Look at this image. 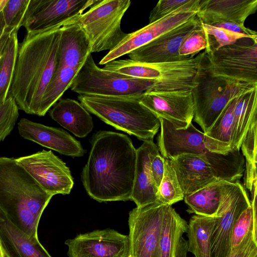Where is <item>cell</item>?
<instances>
[{"instance_id":"1","label":"cell","mask_w":257,"mask_h":257,"mask_svg":"<svg viewBox=\"0 0 257 257\" xmlns=\"http://www.w3.org/2000/svg\"><path fill=\"white\" fill-rule=\"evenodd\" d=\"M81 181L89 196L99 202L130 200L136 149L126 135L100 131L91 140Z\"/></svg>"},{"instance_id":"2","label":"cell","mask_w":257,"mask_h":257,"mask_svg":"<svg viewBox=\"0 0 257 257\" xmlns=\"http://www.w3.org/2000/svg\"><path fill=\"white\" fill-rule=\"evenodd\" d=\"M71 19L41 31L27 32L19 45L15 72L9 96L19 109L38 115L44 93L59 64L63 26Z\"/></svg>"},{"instance_id":"3","label":"cell","mask_w":257,"mask_h":257,"mask_svg":"<svg viewBox=\"0 0 257 257\" xmlns=\"http://www.w3.org/2000/svg\"><path fill=\"white\" fill-rule=\"evenodd\" d=\"M52 196L15 158L0 157V209L30 238L38 239L39 222Z\"/></svg>"},{"instance_id":"4","label":"cell","mask_w":257,"mask_h":257,"mask_svg":"<svg viewBox=\"0 0 257 257\" xmlns=\"http://www.w3.org/2000/svg\"><path fill=\"white\" fill-rule=\"evenodd\" d=\"M159 119L161 131L158 148L164 158L171 160L183 154L199 156L212 167L219 179L239 182L245 170V159L240 150L233 149L227 155L216 153L205 134L192 123L177 128L169 121Z\"/></svg>"},{"instance_id":"5","label":"cell","mask_w":257,"mask_h":257,"mask_svg":"<svg viewBox=\"0 0 257 257\" xmlns=\"http://www.w3.org/2000/svg\"><path fill=\"white\" fill-rule=\"evenodd\" d=\"M141 97L79 95L78 99L87 110L106 123L141 141L153 140L160 120L140 102Z\"/></svg>"},{"instance_id":"6","label":"cell","mask_w":257,"mask_h":257,"mask_svg":"<svg viewBox=\"0 0 257 257\" xmlns=\"http://www.w3.org/2000/svg\"><path fill=\"white\" fill-rule=\"evenodd\" d=\"M131 4L130 0H98L87 11L73 18L72 24L78 25L87 37L91 53L111 51L127 36L120 24Z\"/></svg>"},{"instance_id":"7","label":"cell","mask_w":257,"mask_h":257,"mask_svg":"<svg viewBox=\"0 0 257 257\" xmlns=\"http://www.w3.org/2000/svg\"><path fill=\"white\" fill-rule=\"evenodd\" d=\"M256 87L257 85L214 76L207 66L191 90L194 121L206 134L232 100Z\"/></svg>"},{"instance_id":"8","label":"cell","mask_w":257,"mask_h":257,"mask_svg":"<svg viewBox=\"0 0 257 257\" xmlns=\"http://www.w3.org/2000/svg\"><path fill=\"white\" fill-rule=\"evenodd\" d=\"M139 79L99 68L89 54L70 88L79 95L139 97L154 84Z\"/></svg>"},{"instance_id":"9","label":"cell","mask_w":257,"mask_h":257,"mask_svg":"<svg viewBox=\"0 0 257 257\" xmlns=\"http://www.w3.org/2000/svg\"><path fill=\"white\" fill-rule=\"evenodd\" d=\"M204 51L212 75L257 85V39L244 38L217 49Z\"/></svg>"},{"instance_id":"10","label":"cell","mask_w":257,"mask_h":257,"mask_svg":"<svg viewBox=\"0 0 257 257\" xmlns=\"http://www.w3.org/2000/svg\"><path fill=\"white\" fill-rule=\"evenodd\" d=\"M167 205L155 202L130 211L131 257H158L161 227Z\"/></svg>"},{"instance_id":"11","label":"cell","mask_w":257,"mask_h":257,"mask_svg":"<svg viewBox=\"0 0 257 257\" xmlns=\"http://www.w3.org/2000/svg\"><path fill=\"white\" fill-rule=\"evenodd\" d=\"M250 205V200L239 182L227 185L214 216L211 236V257L227 256L233 225L240 214Z\"/></svg>"},{"instance_id":"12","label":"cell","mask_w":257,"mask_h":257,"mask_svg":"<svg viewBox=\"0 0 257 257\" xmlns=\"http://www.w3.org/2000/svg\"><path fill=\"white\" fill-rule=\"evenodd\" d=\"M15 160L47 193L52 196L70 193L74 185L70 170L51 151L43 150Z\"/></svg>"},{"instance_id":"13","label":"cell","mask_w":257,"mask_h":257,"mask_svg":"<svg viewBox=\"0 0 257 257\" xmlns=\"http://www.w3.org/2000/svg\"><path fill=\"white\" fill-rule=\"evenodd\" d=\"M200 0H190L174 12L144 27L127 34L113 49L100 61V65L116 60L149 43L163 34L178 27L196 15Z\"/></svg>"},{"instance_id":"14","label":"cell","mask_w":257,"mask_h":257,"mask_svg":"<svg viewBox=\"0 0 257 257\" xmlns=\"http://www.w3.org/2000/svg\"><path fill=\"white\" fill-rule=\"evenodd\" d=\"M98 0H30L22 24L27 32L41 31L82 14Z\"/></svg>"},{"instance_id":"15","label":"cell","mask_w":257,"mask_h":257,"mask_svg":"<svg viewBox=\"0 0 257 257\" xmlns=\"http://www.w3.org/2000/svg\"><path fill=\"white\" fill-rule=\"evenodd\" d=\"M68 257H130L128 235L110 228L79 234L65 241Z\"/></svg>"},{"instance_id":"16","label":"cell","mask_w":257,"mask_h":257,"mask_svg":"<svg viewBox=\"0 0 257 257\" xmlns=\"http://www.w3.org/2000/svg\"><path fill=\"white\" fill-rule=\"evenodd\" d=\"M140 102L158 118L169 121L177 128L187 127L194 118L191 90L148 91L141 96Z\"/></svg>"},{"instance_id":"17","label":"cell","mask_w":257,"mask_h":257,"mask_svg":"<svg viewBox=\"0 0 257 257\" xmlns=\"http://www.w3.org/2000/svg\"><path fill=\"white\" fill-rule=\"evenodd\" d=\"M201 24L196 15L178 27L130 52L127 54L129 59L149 63L182 60L185 58L179 56V50L183 40Z\"/></svg>"},{"instance_id":"18","label":"cell","mask_w":257,"mask_h":257,"mask_svg":"<svg viewBox=\"0 0 257 257\" xmlns=\"http://www.w3.org/2000/svg\"><path fill=\"white\" fill-rule=\"evenodd\" d=\"M20 135L61 154L72 157L83 156L86 150L67 132L22 118L18 123Z\"/></svg>"},{"instance_id":"19","label":"cell","mask_w":257,"mask_h":257,"mask_svg":"<svg viewBox=\"0 0 257 257\" xmlns=\"http://www.w3.org/2000/svg\"><path fill=\"white\" fill-rule=\"evenodd\" d=\"M169 161L184 196L220 180L212 167L199 156L183 154Z\"/></svg>"},{"instance_id":"20","label":"cell","mask_w":257,"mask_h":257,"mask_svg":"<svg viewBox=\"0 0 257 257\" xmlns=\"http://www.w3.org/2000/svg\"><path fill=\"white\" fill-rule=\"evenodd\" d=\"M160 153L153 140L144 141L136 149V164L132 193L130 200L137 207H141L155 202L158 188L151 172L153 158Z\"/></svg>"},{"instance_id":"21","label":"cell","mask_w":257,"mask_h":257,"mask_svg":"<svg viewBox=\"0 0 257 257\" xmlns=\"http://www.w3.org/2000/svg\"><path fill=\"white\" fill-rule=\"evenodd\" d=\"M257 0H200L197 16L207 25L222 22L244 24L255 13Z\"/></svg>"},{"instance_id":"22","label":"cell","mask_w":257,"mask_h":257,"mask_svg":"<svg viewBox=\"0 0 257 257\" xmlns=\"http://www.w3.org/2000/svg\"><path fill=\"white\" fill-rule=\"evenodd\" d=\"M0 243L6 257H52L38 239L18 229L1 209Z\"/></svg>"},{"instance_id":"23","label":"cell","mask_w":257,"mask_h":257,"mask_svg":"<svg viewBox=\"0 0 257 257\" xmlns=\"http://www.w3.org/2000/svg\"><path fill=\"white\" fill-rule=\"evenodd\" d=\"M49 113L53 120L79 138L86 137L93 128L89 112L72 99H60L49 109Z\"/></svg>"},{"instance_id":"24","label":"cell","mask_w":257,"mask_h":257,"mask_svg":"<svg viewBox=\"0 0 257 257\" xmlns=\"http://www.w3.org/2000/svg\"><path fill=\"white\" fill-rule=\"evenodd\" d=\"M90 54L89 41L78 25L72 24L62 27L58 65L81 68Z\"/></svg>"},{"instance_id":"25","label":"cell","mask_w":257,"mask_h":257,"mask_svg":"<svg viewBox=\"0 0 257 257\" xmlns=\"http://www.w3.org/2000/svg\"><path fill=\"white\" fill-rule=\"evenodd\" d=\"M188 224L171 205L165 210L160 233L158 257H176Z\"/></svg>"},{"instance_id":"26","label":"cell","mask_w":257,"mask_h":257,"mask_svg":"<svg viewBox=\"0 0 257 257\" xmlns=\"http://www.w3.org/2000/svg\"><path fill=\"white\" fill-rule=\"evenodd\" d=\"M257 87L238 96L233 109L231 149L240 150L252 121L256 118Z\"/></svg>"},{"instance_id":"27","label":"cell","mask_w":257,"mask_h":257,"mask_svg":"<svg viewBox=\"0 0 257 257\" xmlns=\"http://www.w3.org/2000/svg\"><path fill=\"white\" fill-rule=\"evenodd\" d=\"M230 182L218 180L186 195L184 199L189 209L187 212L196 215L214 217L220 205L224 190Z\"/></svg>"},{"instance_id":"28","label":"cell","mask_w":257,"mask_h":257,"mask_svg":"<svg viewBox=\"0 0 257 257\" xmlns=\"http://www.w3.org/2000/svg\"><path fill=\"white\" fill-rule=\"evenodd\" d=\"M214 217L193 215L188 224V251L195 257H211V236Z\"/></svg>"},{"instance_id":"29","label":"cell","mask_w":257,"mask_h":257,"mask_svg":"<svg viewBox=\"0 0 257 257\" xmlns=\"http://www.w3.org/2000/svg\"><path fill=\"white\" fill-rule=\"evenodd\" d=\"M81 68L58 66L43 96L39 116L45 115L60 99L65 91L70 88L74 78Z\"/></svg>"},{"instance_id":"30","label":"cell","mask_w":257,"mask_h":257,"mask_svg":"<svg viewBox=\"0 0 257 257\" xmlns=\"http://www.w3.org/2000/svg\"><path fill=\"white\" fill-rule=\"evenodd\" d=\"M256 118L251 122L240 149L245 159L244 185L251 196L256 195Z\"/></svg>"},{"instance_id":"31","label":"cell","mask_w":257,"mask_h":257,"mask_svg":"<svg viewBox=\"0 0 257 257\" xmlns=\"http://www.w3.org/2000/svg\"><path fill=\"white\" fill-rule=\"evenodd\" d=\"M18 31L11 35L0 60V104L8 97L19 49Z\"/></svg>"},{"instance_id":"32","label":"cell","mask_w":257,"mask_h":257,"mask_svg":"<svg viewBox=\"0 0 257 257\" xmlns=\"http://www.w3.org/2000/svg\"><path fill=\"white\" fill-rule=\"evenodd\" d=\"M164 173L158 188L156 202L171 205L184 199L176 172L169 160L164 158Z\"/></svg>"},{"instance_id":"33","label":"cell","mask_w":257,"mask_h":257,"mask_svg":"<svg viewBox=\"0 0 257 257\" xmlns=\"http://www.w3.org/2000/svg\"><path fill=\"white\" fill-rule=\"evenodd\" d=\"M250 202L251 205L240 214L233 225L230 250L236 247L252 229H256V198Z\"/></svg>"},{"instance_id":"34","label":"cell","mask_w":257,"mask_h":257,"mask_svg":"<svg viewBox=\"0 0 257 257\" xmlns=\"http://www.w3.org/2000/svg\"><path fill=\"white\" fill-rule=\"evenodd\" d=\"M210 45L209 36L201 26L192 30L183 40L179 50L183 58L196 55Z\"/></svg>"},{"instance_id":"35","label":"cell","mask_w":257,"mask_h":257,"mask_svg":"<svg viewBox=\"0 0 257 257\" xmlns=\"http://www.w3.org/2000/svg\"><path fill=\"white\" fill-rule=\"evenodd\" d=\"M19 116V108L15 99L9 96L0 104V143L13 131Z\"/></svg>"},{"instance_id":"36","label":"cell","mask_w":257,"mask_h":257,"mask_svg":"<svg viewBox=\"0 0 257 257\" xmlns=\"http://www.w3.org/2000/svg\"><path fill=\"white\" fill-rule=\"evenodd\" d=\"M30 0L8 1L2 13L6 27L18 31L26 12Z\"/></svg>"},{"instance_id":"37","label":"cell","mask_w":257,"mask_h":257,"mask_svg":"<svg viewBox=\"0 0 257 257\" xmlns=\"http://www.w3.org/2000/svg\"><path fill=\"white\" fill-rule=\"evenodd\" d=\"M201 26L210 38V45L208 48L217 49L223 46L234 44L239 39L250 38L225 29L201 23Z\"/></svg>"},{"instance_id":"38","label":"cell","mask_w":257,"mask_h":257,"mask_svg":"<svg viewBox=\"0 0 257 257\" xmlns=\"http://www.w3.org/2000/svg\"><path fill=\"white\" fill-rule=\"evenodd\" d=\"M190 0H160L151 11L149 23L155 22L174 12Z\"/></svg>"},{"instance_id":"39","label":"cell","mask_w":257,"mask_h":257,"mask_svg":"<svg viewBox=\"0 0 257 257\" xmlns=\"http://www.w3.org/2000/svg\"><path fill=\"white\" fill-rule=\"evenodd\" d=\"M226 257H257L256 229H252Z\"/></svg>"},{"instance_id":"40","label":"cell","mask_w":257,"mask_h":257,"mask_svg":"<svg viewBox=\"0 0 257 257\" xmlns=\"http://www.w3.org/2000/svg\"><path fill=\"white\" fill-rule=\"evenodd\" d=\"M211 26L221 28L228 31L243 35L249 37L257 39V32L245 27L244 24L232 22H218L210 25Z\"/></svg>"},{"instance_id":"41","label":"cell","mask_w":257,"mask_h":257,"mask_svg":"<svg viewBox=\"0 0 257 257\" xmlns=\"http://www.w3.org/2000/svg\"><path fill=\"white\" fill-rule=\"evenodd\" d=\"M150 169L154 182L158 188L164 173V158L159 153L152 159Z\"/></svg>"},{"instance_id":"42","label":"cell","mask_w":257,"mask_h":257,"mask_svg":"<svg viewBox=\"0 0 257 257\" xmlns=\"http://www.w3.org/2000/svg\"><path fill=\"white\" fill-rule=\"evenodd\" d=\"M16 30L6 27L2 12H0V60L2 57L9 39Z\"/></svg>"},{"instance_id":"43","label":"cell","mask_w":257,"mask_h":257,"mask_svg":"<svg viewBox=\"0 0 257 257\" xmlns=\"http://www.w3.org/2000/svg\"><path fill=\"white\" fill-rule=\"evenodd\" d=\"M187 251L188 243L183 238L180 244L176 257H186Z\"/></svg>"},{"instance_id":"44","label":"cell","mask_w":257,"mask_h":257,"mask_svg":"<svg viewBox=\"0 0 257 257\" xmlns=\"http://www.w3.org/2000/svg\"><path fill=\"white\" fill-rule=\"evenodd\" d=\"M0 257H6L3 247L0 243Z\"/></svg>"},{"instance_id":"45","label":"cell","mask_w":257,"mask_h":257,"mask_svg":"<svg viewBox=\"0 0 257 257\" xmlns=\"http://www.w3.org/2000/svg\"><path fill=\"white\" fill-rule=\"evenodd\" d=\"M130 257H131V255H130Z\"/></svg>"}]
</instances>
